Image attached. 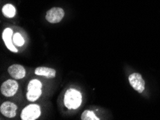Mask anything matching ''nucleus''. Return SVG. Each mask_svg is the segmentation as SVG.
<instances>
[{"instance_id":"f257e3e1","label":"nucleus","mask_w":160,"mask_h":120,"mask_svg":"<svg viewBox=\"0 0 160 120\" xmlns=\"http://www.w3.org/2000/svg\"><path fill=\"white\" fill-rule=\"evenodd\" d=\"M81 93L76 89H70L66 91L64 97L65 106L68 109H76L81 105Z\"/></svg>"},{"instance_id":"f03ea898","label":"nucleus","mask_w":160,"mask_h":120,"mask_svg":"<svg viewBox=\"0 0 160 120\" xmlns=\"http://www.w3.org/2000/svg\"><path fill=\"white\" fill-rule=\"evenodd\" d=\"M42 83L38 79L31 80L28 86L27 99L30 102H35L42 94Z\"/></svg>"},{"instance_id":"7ed1b4c3","label":"nucleus","mask_w":160,"mask_h":120,"mask_svg":"<svg viewBox=\"0 0 160 120\" xmlns=\"http://www.w3.org/2000/svg\"><path fill=\"white\" fill-rule=\"evenodd\" d=\"M41 114L40 107L38 104H30L23 109L20 117L22 120H35Z\"/></svg>"},{"instance_id":"20e7f679","label":"nucleus","mask_w":160,"mask_h":120,"mask_svg":"<svg viewBox=\"0 0 160 120\" xmlns=\"http://www.w3.org/2000/svg\"><path fill=\"white\" fill-rule=\"evenodd\" d=\"M19 88V85L15 80L8 79L2 84L0 90L2 94L7 97H13L16 94Z\"/></svg>"},{"instance_id":"39448f33","label":"nucleus","mask_w":160,"mask_h":120,"mask_svg":"<svg viewBox=\"0 0 160 120\" xmlns=\"http://www.w3.org/2000/svg\"><path fill=\"white\" fill-rule=\"evenodd\" d=\"M65 12L60 7H53L47 12L45 18L50 23L55 24L60 23L64 18Z\"/></svg>"},{"instance_id":"423d86ee","label":"nucleus","mask_w":160,"mask_h":120,"mask_svg":"<svg viewBox=\"0 0 160 120\" xmlns=\"http://www.w3.org/2000/svg\"><path fill=\"white\" fill-rule=\"evenodd\" d=\"M128 81L134 89L139 93H142L145 89V81L143 79L141 74L134 73L128 77Z\"/></svg>"},{"instance_id":"0eeeda50","label":"nucleus","mask_w":160,"mask_h":120,"mask_svg":"<svg viewBox=\"0 0 160 120\" xmlns=\"http://www.w3.org/2000/svg\"><path fill=\"white\" fill-rule=\"evenodd\" d=\"M18 107L15 104L11 102H5L0 107V111L1 113L4 117L8 118H13L16 116Z\"/></svg>"},{"instance_id":"6e6552de","label":"nucleus","mask_w":160,"mask_h":120,"mask_svg":"<svg viewBox=\"0 0 160 120\" xmlns=\"http://www.w3.org/2000/svg\"><path fill=\"white\" fill-rule=\"evenodd\" d=\"M8 73L14 79H21L25 76L26 71L22 65L14 64L8 68Z\"/></svg>"},{"instance_id":"1a4fd4ad","label":"nucleus","mask_w":160,"mask_h":120,"mask_svg":"<svg viewBox=\"0 0 160 120\" xmlns=\"http://www.w3.org/2000/svg\"><path fill=\"white\" fill-rule=\"evenodd\" d=\"M12 35H13V31L11 28H6L5 30L2 33V39H3L4 43H5L6 47L9 49V50L14 53H18V50H17V48L14 47L12 44Z\"/></svg>"},{"instance_id":"9d476101","label":"nucleus","mask_w":160,"mask_h":120,"mask_svg":"<svg viewBox=\"0 0 160 120\" xmlns=\"http://www.w3.org/2000/svg\"><path fill=\"white\" fill-rule=\"evenodd\" d=\"M35 73L38 76H43L48 78H53L56 76V70L48 67H38L35 70Z\"/></svg>"},{"instance_id":"9b49d317","label":"nucleus","mask_w":160,"mask_h":120,"mask_svg":"<svg viewBox=\"0 0 160 120\" xmlns=\"http://www.w3.org/2000/svg\"><path fill=\"white\" fill-rule=\"evenodd\" d=\"M2 13L6 18H12L15 16L16 14V9L12 4H7L2 8Z\"/></svg>"},{"instance_id":"f8f14e48","label":"nucleus","mask_w":160,"mask_h":120,"mask_svg":"<svg viewBox=\"0 0 160 120\" xmlns=\"http://www.w3.org/2000/svg\"><path fill=\"white\" fill-rule=\"evenodd\" d=\"M82 120H99L100 119L97 117L93 112L86 110L81 115Z\"/></svg>"},{"instance_id":"ddd939ff","label":"nucleus","mask_w":160,"mask_h":120,"mask_svg":"<svg viewBox=\"0 0 160 120\" xmlns=\"http://www.w3.org/2000/svg\"><path fill=\"white\" fill-rule=\"evenodd\" d=\"M13 42L18 46H22L25 44V40L22 38V36L21 35L20 33H17L14 34L12 38Z\"/></svg>"}]
</instances>
